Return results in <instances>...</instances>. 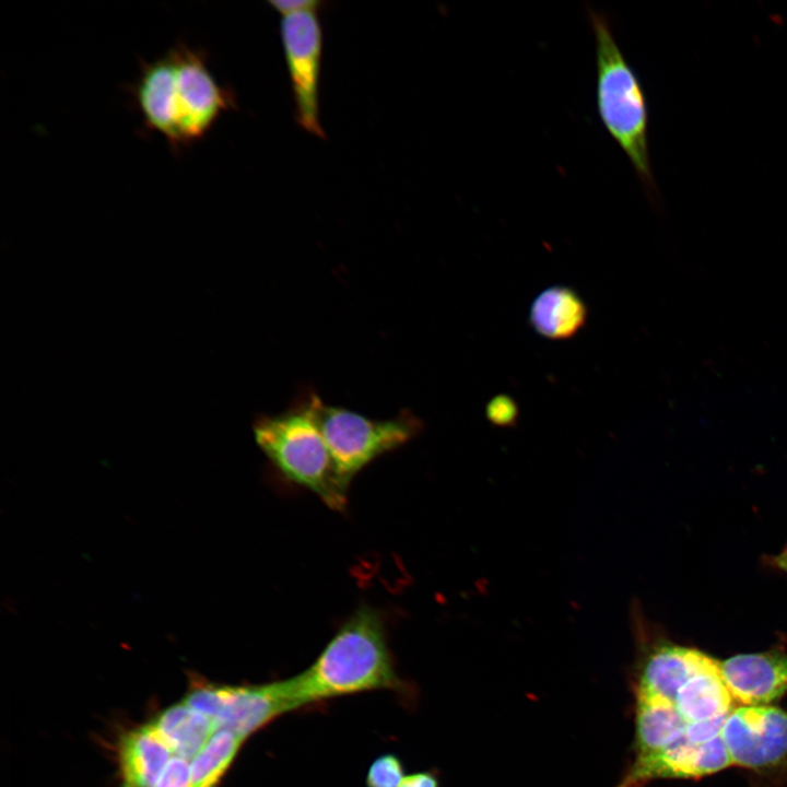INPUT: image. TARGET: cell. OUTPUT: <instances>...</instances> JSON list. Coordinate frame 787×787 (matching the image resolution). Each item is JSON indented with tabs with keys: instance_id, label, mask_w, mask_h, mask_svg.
Returning a JSON list of instances; mask_svg holds the SVG:
<instances>
[{
	"instance_id": "10",
	"label": "cell",
	"mask_w": 787,
	"mask_h": 787,
	"mask_svg": "<svg viewBox=\"0 0 787 787\" xmlns=\"http://www.w3.org/2000/svg\"><path fill=\"white\" fill-rule=\"evenodd\" d=\"M718 665L732 698L742 706L767 705L787 692V654L780 648L736 655Z\"/></svg>"
},
{
	"instance_id": "14",
	"label": "cell",
	"mask_w": 787,
	"mask_h": 787,
	"mask_svg": "<svg viewBox=\"0 0 787 787\" xmlns=\"http://www.w3.org/2000/svg\"><path fill=\"white\" fill-rule=\"evenodd\" d=\"M587 307L571 287L556 285L543 290L533 301L529 321L533 330L552 340L575 336L585 325Z\"/></svg>"
},
{
	"instance_id": "1",
	"label": "cell",
	"mask_w": 787,
	"mask_h": 787,
	"mask_svg": "<svg viewBox=\"0 0 787 787\" xmlns=\"http://www.w3.org/2000/svg\"><path fill=\"white\" fill-rule=\"evenodd\" d=\"M281 682L292 710L363 692L389 690L407 698L412 692L396 670L381 614L367 606L341 625L306 670Z\"/></svg>"
},
{
	"instance_id": "7",
	"label": "cell",
	"mask_w": 787,
	"mask_h": 787,
	"mask_svg": "<svg viewBox=\"0 0 787 787\" xmlns=\"http://www.w3.org/2000/svg\"><path fill=\"white\" fill-rule=\"evenodd\" d=\"M317 11L283 15L280 31L297 122L307 132L325 138L319 120L322 30Z\"/></svg>"
},
{
	"instance_id": "4",
	"label": "cell",
	"mask_w": 787,
	"mask_h": 787,
	"mask_svg": "<svg viewBox=\"0 0 787 787\" xmlns=\"http://www.w3.org/2000/svg\"><path fill=\"white\" fill-rule=\"evenodd\" d=\"M312 400L336 473L346 489L364 467L403 446L422 430L421 420L411 411L375 420L343 407L327 404L314 391Z\"/></svg>"
},
{
	"instance_id": "15",
	"label": "cell",
	"mask_w": 787,
	"mask_h": 787,
	"mask_svg": "<svg viewBox=\"0 0 787 787\" xmlns=\"http://www.w3.org/2000/svg\"><path fill=\"white\" fill-rule=\"evenodd\" d=\"M175 756L190 762L219 730L207 715L184 701L160 712L151 721Z\"/></svg>"
},
{
	"instance_id": "6",
	"label": "cell",
	"mask_w": 787,
	"mask_h": 787,
	"mask_svg": "<svg viewBox=\"0 0 787 787\" xmlns=\"http://www.w3.org/2000/svg\"><path fill=\"white\" fill-rule=\"evenodd\" d=\"M184 701L210 717L218 729H227L243 739L273 719L292 712L281 681L256 685L196 682Z\"/></svg>"
},
{
	"instance_id": "16",
	"label": "cell",
	"mask_w": 787,
	"mask_h": 787,
	"mask_svg": "<svg viewBox=\"0 0 787 787\" xmlns=\"http://www.w3.org/2000/svg\"><path fill=\"white\" fill-rule=\"evenodd\" d=\"M244 741L231 730H216L189 762L191 787H218Z\"/></svg>"
},
{
	"instance_id": "23",
	"label": "cell",
	"mask_w": 787,
	"mask_h": 787,
	"mask_svg": "<svg viewBox=\"0 0 787 787\" xmlns=\"http://www.w3.org/2000/svg\"><path fill=\"white\" fill-rule=\"evenodd\" d=\"M766 562L770 566L787 574V547L778 554L768 556Z\"/></svg>"
},
{
	"instance_id": "20",
	"label": "cell",
	"mask_w": 787,
	"mask_h": 787,
	"mask_svg": "<svg viewBox=\"0 0 787 787\" xmlns=\"http://www.w3.org/2000/svg\"><path fill=\"white\" fill-rule=\"evenodd\" d=\"M726 718L727 716L688 725L685 737L692 743H705L721 735Z\"/></svg>"
},
{
	"instance_id": "3",
	"label": "cell",
	"mask_w": 787,
	"mask_h": 787,
	"mask_svg": "<svg viewBox=\"0 0 787 787\" xmlns=\"http://www.w3.org/2000/svg\"><path fill=\"white\" fill-rule=\"evenodd\" d=\"M312 395L306 390L286 410L259 415L252 426L255 441L286 479L314 492L330 508L342 509L348 489L336 473Z\"/></svg>"
},
{
	"instance_id": "21",
	"label": "cell",
	"mask_w": 787,
	"mask_h": 787,
	"mask_svg": "<svg viewBox=\"0 0 787 787\" xmlns=\"http://www.w3.org/2000/svg\"><path fill=\"white\" fill-rule=\"evenodd\" d=\"M269 4L283 16L307 10H318L321 2L317 0H274L269 1Z\"/></svg>"
},
{
	"instance_id": "13",
	"label": "cell",
	"mask_w": 787,
	"mask_h": 787,
	"mask_svg": "<svg viewBox=\"0 0 787 787\" xmlns=\"http://www.w3.org/2000/svg\"><path fill=\"white\" fill-rule=\"evenodd\" d=\"M718 662L694 674L668 703L688 725L726 717L735 708Z\"/></svg>"
},
{
	"instance_id": "22",
	"label": "cell",
	"mask_w": 787,
	"mask_h": 787,
	"mask_svg": "<svg viewBox=\"0 0 787 787\" xmlns=\"http://www.w3.org/2000/svg\"><path fill=\"white\" fill-rule=\"evenodd\" d=\"M399 787H439L436 775L428 771L406 775Z\"/></svg>"
},
{
	"instance_id": "17",
	"label": "cell",
	"mask_w": 787,
	"mask_h": 787,
	"mask_svg": "<svg viewBox=\"0 0 787 787\" xmlns=\"http://www.w3.org/2000/svg\"><path fill=\"white\" fill-rule=\"evenodd\" d=\"M404 776V766L400 757L393 753H385L376 757L369 765L366 786L399 787Z\"/></svg>"
},
{
	"instance_id": "2",
	"label": "cell",
	"mask_w": 787,
	"mask_h": 787,
	"mask_svg": "<svg viewBox=\"0 0 787 787\" xmlns=\"http://www.w3.org/2000/svg\"><path fill=\"white\" fill-rule=\"evenodd\" d=\"M588 14L595 37L599 118L654 200L657 188L649 160L648 106L643 86L615 40L608 15L591 9Z\"/></svg>"
},
{
	"instance_id": "11",
	"label": "cell",
	"mask_w": 787,
	"mask_h": 787,
	"mask_svg": "<svg viewBox=\"0 0 787 787\" xmlns=\"http://www.w3.org/2000/svg\"><path fill=\"white\" fill-rule=\"evenodd\" d=\"M174 82V63L168 50L142 63L130 90L145 128L163 137L173 150L176 142Z\"/></svg>"
},
{
	"instance_id": "5",
	"label": "cell",
	"mask_w": 787,
	"mask_h": 787,
	"mask_svg": "<svg viewBox=\"0 0 787 787\" xmlns=\"http://www.w3.org/2000/svg\"><path fill=\"white\" fill-rule=\"evenodd\" d=\"M174 63L175 151L202 140L223 113L235 107L234 94L219 84L205 54L185 43L169 49Z\"/></svg>"
},
{
	"instance_id": "19",
	"label": "cell",
	"mask_w": 787,
	"mask_h": 787,
	"mask_svg": "<svg viewBox=\"0 0 787 787\" xmlns=\"http://www.w3.org/2000/svg\"><path fill=\"white\" fill-rule=\"evenodd\" d=\"M154 787H191L189 762L173 756Z\"/></svg>"
},
{
	"instance_id": "8",
	"label": "cell",
	"mask_w": 787,
	"mask_h": 787,
	"mask_svg": "<svg viewBox=\"0 0 787 787\" xmlns=\"http://www.w3.org/2000/svg\"><path fill=\"white\" fill-rule=\"evenodd\" d=\"M732 765L762 774L787 771V712L760 705L733 708L721 729Z\"/></svg>"
},
{
	"instance_id": "12",
	"label": "cell",
	"mask_w": 787,
	"mask_h": 787,
	"mask_svg": "<svg viewBox=\"0 0 787 787\" xmlns=\"http://www.w3.org/2000/svg\"><path fill=\"white\" fill-rule=\"evenodd\" d=\"M118 755L121 787H154L175 756L151 723L124 733Z\"/></svg>"
},
{
	"instance_id": "9",
	"label": "cell",
	"mask_w": 787,
	"mask_h": 787,
	"mask_svg": "<svg viewBox=\"0 0 787 787\" xmlns=\"http://www.w3.org/2000/svg\"><path fill=\"white\" fill-rule=\"evenodd\" d=\"M732 765L721 735L692 743L686 737L657 756L630 765L618 787H644L658 778H698Z\"/></svg>"
},
{
	"instance_id": "18",
	"label": "cell",
	"mask_w": 787,
	"mask_h": 787,
	"mask_svg": "<svg viewBox=\"0 0 787 787\" xmlns=\"http://www.w3.org/2000/svg\"><path fill=\"white\" fill-rule=\"evenodd\" d=\"M486 416L490 422L498 426H510L515 424L518 416L517 403L506 395H498L492 398L486 404Z\"/></svg>"
}]
</instances>
